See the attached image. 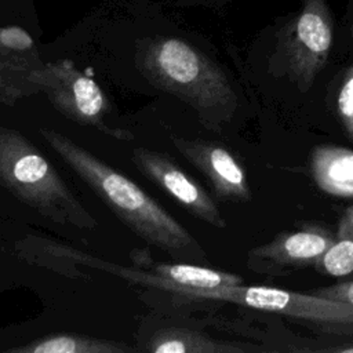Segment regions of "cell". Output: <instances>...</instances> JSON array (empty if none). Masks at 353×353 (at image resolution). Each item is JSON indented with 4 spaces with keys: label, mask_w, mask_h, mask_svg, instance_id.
Segmentation results:
<instances>
[{
    "label": "cell",
    "mask_w": 353,
    "mask_h": 353,
    "mask_svg": "<svg viewBox=\"0 0 353 353\" xmlns=\"http://www.w3.org/2000/svg\"><path fill=\"white\" fill-rule=\"evenodd\" d=\"M131 160L148 179L176 200L188 212L211 226L219 229L226 226L211 196L165 153L135 148L131 152Z\"/></svg>",
    "instance_id": "obj_7"
},
{
    "label": "cell",
    "mask_w": 353,
    "mask_h": 353,
    "mask_svg": "<svg viewBox=\"0 0 353 353\" xmlns=\"http://www.w3.org/2000/svg\"><path fill=\"white\" fill-rule=\"evenodd\" d=\"M336 112L345 130L353 139V63L343 74L336 97Z\"/></svg>",
    "instance_id": "obj_14"
},
{
    "label": "cell",
    "mask_w": 353,
    "mask_h": 353,
    "mask_svg": "<svg viewBox=\"0 0 353 353\" xmlns=\"http://www.w3.org/2000/svg\"><path fill=\"white\" fill-rule=\"evenodd\" d=\"M0 44L8 50L26 51L32 48V36L19 26H7L0 29Z\"/></svg>",
    "instance_id": "obj_15"
},
{
    "label": "cell",
    "mask_w": 353,
    "mask_h": 353,
    "mask_svg": "<svg viewBox=\"0 0 353 353\" xmlns=\"http://www.w3.org/2000/svg\"><path fill=\"white\" fill-rule=\"evenodd\" d=\"M135 350V347L119 341L76 334L47 335L29 343L7 349L10 353H131Z\"/></svg>",
    "instance_id": "obj_12"
},
{
    "label": "cell",
    "mask_w": 353,
    "mask_h": 353,
    "mask_svg": "<svg viewBox=\"0 0 353 353\" xmlns=\"http://www.w3.org/2000/svg\"><path fill=\"white\" fill-rule=\"evenodd\" d=\"M314 268L332 277H353V240L336 237L314 263Z\"/></svg>",
    "instance_id": "obj_13"
},
{
    "label": "cell",
    "mask_w": 353,
    "mask_h": 353,
    "mask_svg": "<svg viewBox=\"0 0 353 353\" xmlns=\"http://www.w3.org/2000/svg\"><path fill=\"white\" fill-rule=\"evenodd\" d=\"M349 28L353 37V0L349 1Z\"/></svg>",
    "instance_id": "obj_18"
},
{
    "label": "cell",
    "mask_w": 353,
    "mask_h": 353,
    "mask_svg": "<svg viewBox=\"0 0 353 353\" xmlns=\"http://www.w3.org/2000/svg\"><path fill=\"white\" fill-rule=\"evenodd\" d=\"M175 149L210 181L222 201H250L247 175L237 159L222 145L201 139L172 138Z\"/></svg>",
    "instance_id": "obj_9"
},
{
    "label": "cell",
    "mask_w": 353,
    "mask_h": 353,
    "mask_svg": "<svg viewBox=\"0 0 353 353\" xmlns=\"http://www.w3.org/2000/svg\"><path fill=\"white\" fill-rule=\"evenodd\" d=\"M197 1H204V0H197Z\"/></svg>",
    "instance_id": "obj_19"
},
{
    "label": "cell",
    "mask_w": 353,
    "mask_h": 353,
    "mask_svg": "<svg viewBox=\"0 0 353 353\" xmlns=\"http://www.w3.org/2000/svg\"><path fill=\"white\" fill-rule=\"evenodd\" d=\"M207 301H223L255 310L342 328L353 332V305L314 294H302L266 285H232L208 291Z\"/></svg>",
    "instance_id": "obj_5"
},
{
    "label": "cell",
    "mask_w": 353,
    "mask_h": 353,
    "mask_svg": "<svg viewBox=\"0 0 353 353\" xmlns=\"http://www.w3.org/2000/svg\"><path fill=\"white\" fill-rule=\"evenodd\" d=\"M143 350L153 353H245L259 347L221 341L182 325H163L148 335Z\"/></svg>",
    "instance_id": "obj_10"
},
{
    "label": "cell",
    "mask_w": 353,
    "mask_h": 353,
    "mask_svg": "<svg viewBox=\"0 0 353 353\" xmlns=\"http://www.w3.org/2000/svg\"><path fill=\"white\" fill-rule=\"evenodd\" d=\"M138 68L159 90L193 108L211 128L228 123L237 109V95L223 70L188 41L156 37L143 41Z\"/></svg>",
    "instance_id": "obj_2"
},
{
    "label": "cell",
    "mask_w": 353,
    "mask_h": 353,
    "mask_svg": "<svg viewBox=\"0 0 353 353\" xmlns=\"http://www.w3.org/2000/svg\"><path fill=\"white\" fill-rule=\"evenodd\" d=\"M26 80L43 91L51 103L69 120L98 130L120 141H131L134 135L124 128L108 124V102L99 85L81 73L69 61L46 63L32 69Z\"/></svg>",
    "instance_id": "obj_4"
},
{
    "label": "cell",
    "mask_w": 353,
    "mask_h": 353,
    "mask_svg": "<svg viewBox=\"0 0 353 353\" xmlns=\"http://www.w3.org/2000/svg\"><path fill=\"white\" fill-rule=\"evenodd\" d=\"M336 237H345V239L353 240V205L349 207L342 215L338 225Z\"/></svg>",
    "instance_id": "obj_17"
},
{
    "label": "cell",
    "mask_w": 353,
    "mask_h": 353,
    "mask_svg": "<svg viewBox=\"0 0 353 353\" xmlns=\"http://www.w3.org/2000/svg\"><path fill=\"white\" fill-rule=\"evenodd\" d=\"M39 132L99 200L138 237L175 259L207 262V254L199 241L141 186L61 132L48 128H40Z\"/></svg>",
    "instance_id": "obj_1"
},
{
    "label": "cell",
    "mask_w": 353,
    "mask_h": 353,
    "mask_svg": "<svg viewBox=\"0 0 353 353\" xmlns=\"http://www.w3.org/2000/svg\"><path fill=\"white\" fill-rule=\"evenodd\" d=\"M0 185L57 223L77 229L98 226L52 164L19 131L7 127H0Z\"/></svg>",
    "instance_id": "obj_3"
},
{
    "label": "cell",
    "mask_w": 353,
    "mask_h": 353,
    "mask_svg": "<svg viewBox=\"0 0 353 353\" xmlns=\"http://www.w3.org/2000/svg\"><path fill=\"white\" fill-rule=\"evenodd\" d=\"M312 294L336 299V301H343V302L353 305V279L343 281V283H336V284H332L328 287L317 288Z\"/></svg>",
    "instance_id": "obj_16"
},
{
    "label": "cell",
    "mask_w": 353,
    "mask_h": 353,
    "mask_svg": "<svg viewBox=\"0 0 353 353\" xmlns=\"http://www.w3.org/2000/svg\"><path fill=\"white\" fill-rule=\"evenodd\" d=\"M335 239L331 232L320 226L284 232L266 244L250 250L247 266L254 272L268 274L314 266Z\"/></svg>",
    "instance_id": "obj_8"
},
{
    "label": "cell",
    "mask_w": 353,
    "mask_h": 353,
    "mask_svg": "<svg viewBox=\"0 0 353 353\" xmlns=\"http://www.w3.org/2000/svg\"><path fill=\"white\" fill-rule=\"evenodd\" d=\"M310 172L323 192L335 197H353V150L331 145L314 148Z\"/></svg>",
    "instance_id": "obj_11"
},
{
    "label": "cell",
    "mask_w": 353,
    "mask_h": 353,
    "mask_svg": "<svg viewBox=\"0 0 353 353\" xmlns=\"http://www.w3.org/2000/svg\"><path fill=\"white\" fill-rule=\"evenodd\" d=\"M279 40L292 79L302 87H310L334 44V17L327 0H302Z\"/></svg>",
    "instance_id": "obj_6"
}]
</instances>
